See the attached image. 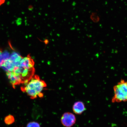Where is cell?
<instances>
[{
  "instance_id": "6da1fadb",
  "label": "cell",
  "mask_w": 127,
  "mask_h": 127,
  "mask_svg": "<svg viewBox=\"0 0 127 127\" xmlns=\"http://www.w3.org/2000/svg\"><path fill=\"white\" fill-rule=\"evenodd\" d=\"M47 86L44 81L38 76L34 75L27 83L21 87L22 91L26 93L32 99L43 96L42 92Z\"/></svg>"
},
{
  "instance_id": "7a4b0ae2",
  "label": "cell",
  "mask_w": 127,
  "mask_h": 127,
  "mask_svg": "<svg viewBox=\"0 0 127 127\" xmlns=\"http://www.w3.org/2000/svg\"><path fill=\"white\" fill-rule=\"evenodd\" d=\"M114 95L112 99L113 103L127 101V81L121 80L113 87Z\"/></svg>"
},
{
  "instance_id": "3957f363",
  "label": "cell",
  "mask_w": 127,
  "mask_h": 127,
  "mask_svg": "<svg viewBox=\"0 0 127 127\" xmlns=\"http://www.w3.org/2000/svg\"><path fill=\"white\" fill-rule=\"evenodd\" d=\"M76 121L75 116L71 113H65L61 117V123L65 127H71L72 126L75 124Z\"/></svg>"
},
{
  "instance_id": "277c9868",
  "label": "cell",
  "mask_w": 127,
  "mask_h": 127,
  "mask_svg": "<svg viewBox=\"0 0 127 127\" xmlns=\"http://www.w3.org/2000/svg\"><path fill=\"white\" fill-rule=\"evenodd\" d=\"M0 66L3 68L7 72L13 70L15 65L12 59L9 58L1 61L0 63Z\"/></svg>"
},
{
  "instance_id": "5b68a950",
  "label": "cell",
  "mask_w": 127,
  "mask_h": 127,
  "mask_svg": "<svg viewBox=\"0 0 127 127\" xmlns=\"http://www.w3.org/2000/svg\"><path fill=\"white\" fill-rule=\"evenodd\" d=\"M73 110L75 114L80 115L86 109L84 103L81 101H78L74 103L73 106Z\"/></svg>"
},
{
  "instance_id": "8992f818",
  "label": "cell",
  "mask_w": 127,
  "mask_h": 127,
  "mask_svg": "<svg viewBox=\"0 0 127 127\" xmlns=\"http://www.w3.org/2000/svg\"><path fill=\"white\" fill-rule=\"evenodd\" d=\"M27 127H40L39 124L37 122H33L29 123Z\"/></svg>"
},
{
  "instance_id": "52a82bcc",
  "label": "cell",
  "mask_w": 127,
  "mask_h": 127,
  "mask_svg": "<svg viewBox=\"0 0 127 127\" xmlns=\"http://www.w3.org/2000/svg\"><path fill=\"white\" fill-rule=\"evenodd\" d=\"M5 0H0V6L2 5L5 2Z\"/></svg>"
},
{
  "instance_id": "ba28073f",
  "label": "cell",
  "mask_w": 127,
  "mask_h": 127,
  "mask_svg": "<svg viewBox=\"0 0 127 127\" xmlns=\"http://www.w3.org/2000/svg\"><path fill=\"white\" fill-rule=\"evenodd\" d=\"M1 52H2V51H1V49H0V55L1 54Z\"/></svg>"
}]
</instances>
